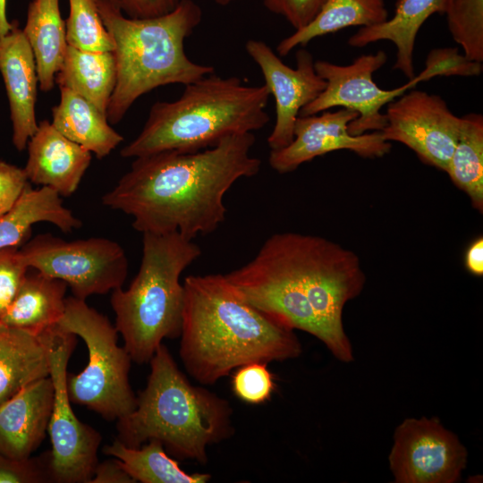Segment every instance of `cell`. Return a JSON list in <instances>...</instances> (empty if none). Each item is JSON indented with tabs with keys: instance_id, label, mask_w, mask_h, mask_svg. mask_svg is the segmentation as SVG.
Returning a JSON list of instances; mask_svg holds the SVG:
<instances>
[{
	"instance_id": "1",
	"label": "cell",
	"mask_w": 483,
	"mask_h": 483,
	"mask_svg": "<svg viewBox=\"0 0 483 483\" xmlns=\"http://www.w3.org/2000/svg\"><path fill=\"white\" fill-rule=\"evenodd\" d=\"M225 275L244 301L278 324L315 336L342 362L353 360L343 312L366 283L353 251L318 235L277 233Z\"/></svg>"
},
{
	"instance_id": "2",
	"label": "cell",
	"mask_w": 483,
	"mask_h": 483,
	"mask_svg": "<svg viewBox=\"0 0 483 483\" xmlns=\"http://www.w3.org/2000/svg\"><path fill=\"white\" fill-rule=\"evenodd\" d=\"M253 132L235 134L212 148L167 150L135 157L130 170L102 197L104 206L133 219L141 233L207 235L225 220L224 197L241 178L256 175Z\"/></svg>"
},
{
	"instance_id": "3",
	"label": "cell",
	"mask_w": 483,
	"mask_h": 483,
	"mask_svg": "<svg viewBox=\"0 0 483 483\" xmlns=\"http://www.w3.org/2000/svg\"><path fill=\"white\" fill-rule=\"evenodd\" d=\"M179 354L202 386L216 384L241 366L298 358L302 346L287 328L248 303L225 275H188Z\"/></svg>"
},
{
	"instance_id": "4",
	"label": "cell",
	"mask_w": 483,
	"mask_h": 483,
	"mask_svg": "<svg viewBox=\"0 0 483 483\" xmlns=\"http://www.w3.org/2000/svg\"><path fill=\"white\" fill-rule=\"evenodd\" d=\"M150 373L136 407L117 419L116 439L130 447L159 441L171 455L208 463V447L234 434L230 402L191 384L165 345L149 360Z\"/></svg>"
},
{
	"instance_id": "5",
	"label": "cell",
	"mask_w": 483,
	"mask_h": 483,
	"mask_svg": "<svg viewBox=\"0 0 483 483\" xmlns=\"http://www.w3.org/2000/svg\"><path fill=\"white\" fill-rule=\"evenodd\" d=\"M103 23L114 43L116 83L106 117L119 123L144 94L168 84H190L215 72L211 65L191 60L184 42L202 19L192 0H180L171 12L150 18H131L108 0H97Z\"/></svg>"
},
{
	"instance_id": "6",
	"label": "cell",
	"mask_w": 483,
	"mask_h": 483,
	"mask_svg": "<svg viewBox=\"0 0 483 483\" xmlns=\"http://www.w3.org/2000/svg\"><path fill=\"white\" fill-rule=\"evenodd\" d=\"M267 87L249 86L215 72L185 85L174 101L156 102L140 134L121 149L123 157L176 150L195 152L226 137L254 132L269 121Z\"/></svg>"
},
{
	"instance_id": "7",
	"label": "cell",
	"mask_w": 483,
	"mask_h": 483,
	"mask_svg": "<svg viewBox=\"0 0 483 483\" xmlns=\"http://www.w3.org/2000/svg\"><path fill=\"white\" fill-rule=\"evenodd\" d=\"M139 271L126 290L112 291L114 326L131 360L149 362L164 339L180 337L184 302L182 273L201 255L181 233H142Z\"/></svg>"
},
{
	"instance_id": "8",
	"label": "cell",
	"mask_w": 483,
	"mask_h": 483,
	"mask_svg": "<svg viewBox=\"0 0 483 483\" xmlns=\"http://www.w3.org/2000/svg\"><path fill=\"white\" fill-rule=\"evenodd\" d=\"M56 326L80 336L89 361L79 374L67 373L70 401L86 406L107 420H117L136 407L129 381L131 358L117 344L118 332L108 318L74 296L65 299V310Z\"/></svg>"
},
{
	"instance_id": "9",
	"label": "cell",
	"mask_w": 483,
	"mask_h": 483,
	"mask_svg": "<svg viewBox=\"0 0 483 483\" xmlns=\"http://www.w3.org/2000/svg\"><path fill=\"white\" fill-rule=\"evenodd\" d=\"M20 250L30 269L65 282L81 300L123 287L128 275L124 250L103 237L65 241L41 233Z\"/></svg>"
},
{
	"instance_id": "10",
	"label": "cell",
	"mask_w": 483,
	"mask_h": 483,
	"mask_svg": "<svg viewBox=\"0 0 483 483\" xmlns=\"http://www.w3.org/2000/svg\"><path fill=\"white\" fill-rule=\"evenodd\" d=\"M77 336L56 326L50 329V378L54 401L47 432L50 474L55 483H89L101 444L100 433L75 415L66 388L67 366L76 346Z\"/></svg>"
},
{
	"instance_id": "11",
	"label": "cell",
	"mask_w": 483,
	"mask_h": 483,
	"mask_svg": "<svg viewBox=\"0 0 483 483\" xmlns=\"http://www.w3.org/2000/svg\"><path fill=\"white\" fill-rule=\"evenodd\" d=\"M386 61L387 55L383 50L362 55L348 65L335 64L325 60L315 61V70L326 85L312 102L301 110L300 115L317 114L340 106L358 114V117L348 126L352 135L381 131L386 123L385 114L381 113L382 107L419 82L424 81L420 74H418L399 88H379L373 80V74L383 67Z\"/></svg>"
},
{
	"instance_id": "12",
	"label": "cell",
	"mask_w": 483,
	"mask_h": 483,
	"mask_svg": "<svg viewBox=\"0 0 483 483\" xmlns=\"http://www.w3.org/2000/svg\"><path fill=\"white\" fill-rule=\"evenodd\" d=\"M467 450L436 418H409L395 428L388 455L395 483H456Z\"/></svg>"
},
{
	"instance_id": "13",
	"label": "cell",
	"mask_w": 483,
	"mask_h": 483,
	"mask_svg": "<svg viewBox=\"0 0 483 483\" xmlns=\"http://www.w3.org/2000/svg\"><path fill=\"white\" fill-rule=\"evenodd\" d=\"M386 126L381 131L387 141L402 143L425 164L446 172L461 123L438 95L408 90L387 105Z\"/></svg>"
},
{
	"instance_id": "14",
	"label": "cell",
	"mask_w": 483,
	"mask_h": 483,
	"mask_svg": "<svg viewBox=\"0 0 483 483\" xmlns=\"http://www.w3.org/2000/svg\"><path fill=\"white\" fill-rule=\"evenodd\" d=\"M245 49L260 69L265 85L274 97L275 122L267 144L270 150L281 149L292 141L301 110L325 89L326 83L317 73L311 54L304 48L296 53L295 68L286 65L262 40H247Z\"/></svg>"
},
{
	"instance_id": "15",
	"label": "cell",
	"mask_w": 483,
	"mask_h": 483,
	"mask_svg": "<svg viewBox=\"0 0 483 483\" xmlns=\"http://www.w3.org/2000/svg\"><path fill=\"white\" fill-rule=\"evenodd\" d=\"M358 117L354 111L341 108L299 116L293 140L278 150H270L269 165L279 174L295 171L301 165L329 152L347 149L366 158L381 157L391 150V142L381 131L352 135L349 123Z\"/></svg>"
},
{
	"instance_id": "16",
	"label": "cell",
	"mask_w": 483,
	"mask_h": 483,
	"mask_svg": "<svg viewBox=\"0 0 483 483\" xmlns=\"http://www.w3.org/2000/svg\"><path fill=\"white\" fill-rule=\"evenodd\" d=\"M27 147L23 170L30 183L48 187L61 197L77 191L91 162L89 150L66 138L47 120L38 123Z\"/></svg>"
},
{
	"instance_id": "17",
	"label": "cell",
	"mask_w": 483,
	"mask_h": 483,
	"mask_svg": "<svg viewBox=\"0 0 483 483\" xmlns=\"http://www.w3.org/2000/svg\"><path fill=\"white\" fill-rule=\"evenodd\" d=\"M0 72L9 102L12 140L22 151L38 127L35 112L38 78L31 47L14 23L0 39Z\"/></svg>"
},
{
	"instance_id": "18",
	"label": "cell",
	"mask_w": 483,
	"mask_h": 483,
	"mask_svg": "<svg viewBox=\"0 0 483 483\" xmlns=\"http://www.w3.org/2000/svg\"><path fill=\"white\" fill-rule=\"evenodd\" d=\"M54 401L50 377L21 389L0 404V452L11 458L27 459L47 432Z\"/></svg>"
},
{
	"instance_id": "19",
	"label": "cell",
	"mask_w": 483,
	"mask_h": 483,
	"mask_svg": "<svg viewBox=\"0 0 483 483\" xmlns=\"http://www.w3.org/2000/svg\"><path fill=\"white\" fill-rule=\"evenodd\" d=\"M51 328L34 333L0 324V404L30 383L49 377Z\"/></svg>"
},
{
	"instance_id": "20",
	"label": "cell",
	"mask_w": 483,
	"mask_h": 483,
	"mask_svg": "<svg viewBox=\"0 0 483 483\" xmlns=\"http://www.w3.org/2000/svg\"><path fill=\"white\" fill-rule=\"evenodd\" d=\"M448 0H397L394 13L381 24L362 27L351 36L348 44L363 47L381 40L396 47L394 69L411 80L415 77L413 53L416 38L425 21L433 14H444Z\"/></svg>"
},
{
	"instance_id": "21",
	"label": "cell",
	"mask_w": 483,
	"mask_h": 483,
	"mask_svg": "<svg viewBox=\"0 0 483 483\" xmlns=\"http://www.w3.org/2000/svg\"><path fill=\"white\" fill-rule=\"evenodd\" d=\"M66 289L65 282L29 270L0 324L34 333L56 326L65 310Z\"/></svg>"
},
{
	"instance_id": "22",
	"label": "cell",
	"mask_w": 483,
	"mask_h": 483,
	"mask_svg": "<svg viewBox=\"0 0 483 483\" xmlns=\"http://www.w3.org/2000/svg\"><path fill=\"white\" fill-rule=\"evenodd\" d=\"M53 126L66 138L101 159L123 140L107 117L77 93L62 88L60 101L52 109Z\"/></svg>"
},
{
	"instance_id": "23",
	"label": "cell",
	"mask_w": 483,
	"mask_h": 483,
	"mask_svg": "<svg viewBox=\"0 0 483 483\" xmlns=\"http://www.w3.org/2000/svg\"><path fill=\"white\" fill-rule=\"evenodd\" d=\"M22 31L34 55L39 88L50 91L68 47L59 0H32Z\"/></svg>"
},
{
	"instance_id": "24",
	"label": "cell",
	"mask_w": 483,
	"mask_h": 483,
	"mask_svg": "<svg viewBox=\"0 0 483 483\" xmlns=\"http://www.w3.org/2000/svg\"><path fill=\"white\" fill-rule=\"evenodd\" d=\"M48 222L64 233L82 223L64 207L61 196L48 187L24 189L13 208L0 218V250L19 247L34 224Z\"/></svg>"
},
{
	"instance_id": "25",
	"label": "cell",
	"mask_w": 483,
	"mask_h": 483,
	"mask_svg": "<svg viewBox=\"0 0 483 483\" xmlns=\"http://www.w3.org/2000/svg\"><path fill=\"white\" fill-rule=\"evenodd\" d=\"M55 81L59 89L77 93L106 115L116 83L114 52L89 51L68 46Z\"/></svg>"
},
{
	"instance_id": "26",
	"label": "cell",
	"mask_w": 483,
	"mask_h": 483,
	"mask_svg": "<svg viewBox=\"0 0 483 483\" xmlns=\"http://www.w3.org/2000/svg\"><path fill=\"white\" fill-rule=\"evenodd\" d=\"M389 18L385 0H326L313 20L305 27L283 38L276 47L280 56L311 40L340 30L371 27Z\"/></svg>"
},
{
	"instance_id": "27",
	"label": "cell",
	"mask_w": 483,
	"mask_h": 483,
	"mask_svg": "<svg viewBox=\"0 0 483 483\" xmlns=\"http://www.w3.org/2000/svg\"><path fill=\"white\" fill-rule=\"evenodd\" d=\"M103 453L118 459L135 482L206 483L211 479L210 474H189L182 470L157 440H149L135 448L115 439L103 448Z\"/></svg>"
},
{
	"instance_id": "28",
	"label": "cell",
	"mask_w": 483,
	"mask_h": 483,
	"mask_svg": "<svg viewBox=\"0 0 483 483\" xmlns=\"http://www.w3.org/2000/svg\"><path fill=\"white\" fill-rule=\"evenodd\" d=\"M453 183L465 192L471 206L483 212V116L461 117L457 141L447 171Z\"/></svg>"
},
{
	"instance_id": "29",
	"label": "cell",
	"mask_w": 483,
	"mask_h": 483,
	"mask_svg": "<svg viewBox=\"0 0 483 483\" xmlns=\"http://www.w3.org/2000/svg\"><path fill=\"white\" fill-rule=\"evenodd\" d=\"M68 46L89 51H113L114 43L97 8V0H68Z\"/></svg>"
},
{
	"instance_id": "30",
	"label": "cell",
	"mask_w": 483,
	"mask_h": 483,
	"mask_svg": "<svg viewBox=\"0 0 483 483\" xmlns=\"http://www.w3.org/2000/svg\"><path fill=\"white\" fill-rule=\"evenodd\" d=\"M453 39L463 55L483 62V0H448L445 13Z\"/></svg>"
},
{
	"instance_id": "31",
	"label": "cell",
	"mask_w": 483,
	"mask_h": 483,
	"mask_svg": "<svg viewBox=\"0 0 483 483\" xmlns=\"http://www.w3.org/2000/svg\"><path fill=\"white\" fill-rule=\"evenodd\" d=\"M275 388L274 377L267 363L253 362L241 366L233 376V392L247 403L259 404L268 401Z\"/></svg>"
},
{
	"instance_id": "32",
	"label": "cell",
	"mask_w": 483,
	"mask_h": 483,
	"mask_svg": "<svg viewBox=\"0 0 483 483\" xmlns=\"http://www.w3.org/2000/svg\"><path fill=\"white\" fill-rule=\"evenodd\" d=\"M50 451L38 457L11 458L0 452V483L52 482Z\"/></svg>"
},
{
	"instance_id": "33",
	"label": "cell",
	"mask_w": 483,
	"mask_h": 483,
	"mask_svg": "<svg viewBox=\"0 0 483 483\" xmlns=\"http://www.w3.org/2000/svg\"><path fill=\"white\" fill-rule=\"evenodd\" d=\"M482 70V63L468 59L457 48L445 47L428 53L420 74L428 80L436 76H479Z\"/></svg>"
},
{
	"instance_id": "34",
	"label": "cell",
	"mask_w": 483,
	"mask_h": 483,
	"mask_svg": "<svg viewBox=\"0 0 483 483\" xmlns=\"http://www.w3.org/2000/svg\"><path fill=\"white\" fill-rule=\"evenodd\" d=\"M29 270L19 247L0 250V319L11 305Z\"/></svg>"
},
{
	"instance_id": "35",
	"label": "cell",
	"mask_w": 483,
	"mask_h": 483,
	"mask_svg": "<svg viewBox=\"0 0 483 483\" xmlns=\"http://www.w3.org/2000/svg\"><path fill=\"white\" fill-rule=\"evenodd\" d=\"M326 0H263L271 13L284 18L295 30L308 25L320 10Z\"/></svg>"
},
{
	"instance_id": "36",
	"label": "cell",
	"mask_w": 483,
	"mask_h": 483,
	"mask_svg": "<svg viewBox=\"0 0 483 483\" xmlns=\"http://www.w3.org/2000/svg\"><path fill=\"white\" fill-rule=\"evenodd\" d=\"M29 184L23 168L0 160V218L13 208Z\"/></svg>"
},
{
	"instance_id": "37",
	"label": "cell",
	"mask_w": 483,
	"mask_h": 483,
	"mask_svg": "<svg viewBox=\"0 0 483 483\" xmlns=\"http://www.w3.org/2000/svg\"><path fill=\"white\" fill-rule=\"evenodd\" d=\"M131 18H150L171 12L180 0H108Z\"/></svg>"
},
{
	"instance_id": "38",
	"label": "cell",
	"mask_w": 483,
	"mask_h": 483,
	"mask_svg": "<svg viewBox=\"0 0 483 483\" xmlns=\"http://www.w3.org/2000/svg\"><path fill=\"white\" fill-rule=\"evenodd\" d=\"M89 483H135V480L114 457L97 462Z\"/></svg>"
},
{
	"instance_id": "39",
	"label": "cell",
	"mask_w": 483,
	"mask_h": 483,
	"mask_svg": "<svg viewBox=\"0 0 483 483\" xmlns=\"http://www.w3.org/2000/svg\"><path fill=\"white\" fill-rule=\"evenodd\" d=\"M464 263L466 269L474 275H483V237L474 240L465 253Z\"/></svg>"
},
{
	"instance_id": "40",
	"label": "cell",
	"mask_w": 483,
	"mask_h": 483,
	"mask_svg": "<svg viewBox=\"0 0 483 483\" xmlns=\"http://www.w3.org/2000/svg\"><path fill=\"white\" fill-rule=\"evenodd\" d=\"M13 23L7 20L6 0H0V39L7 35L13 29Z\"/></svg>"
},
{
	"instance_id": "41",
	"label": "cell",
	"mask_w": 483,
	"mask_h": 483,
	"mask_svg": "<svg viewBox=\"0 0 483 483\" xmlns=\"http://www.w3.org/2000/svg\"><path fill=\"white\" fill-rule=\"evenodd\" d=\"M211 1H214L215 3L220 5H227L231 3L241 1V0H211Z\"/></svg>"
}]
</instances>
